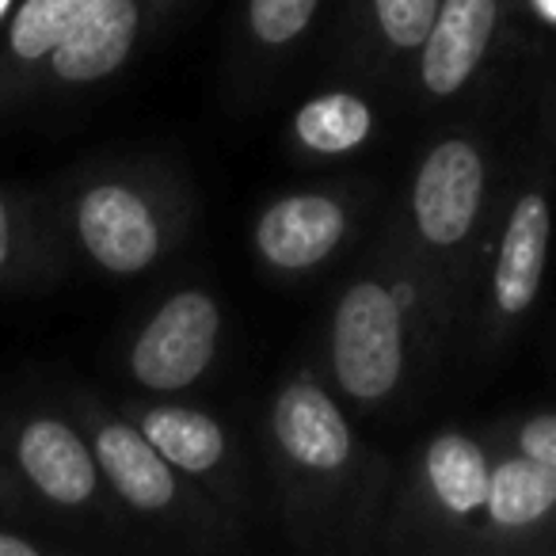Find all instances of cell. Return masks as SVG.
<instances>
[{"instance_id":"5","label":"cell","mask_w":556,"mask_h":556,"mask_svg":"<svg viewBox=\"0 0 556 556\" xmlns=\"http://www.w3.org/2000/svg\"><path fill=\"white\" fill-rule=\"evenodd\" d=\"M556 217V65L538 96L533 130L518 156L515 179L507 187L500 225H495L492 255H488L484 282H480L477 309L469 332L472 351L492 358L507 348L510 336L533 313L548 270Z\"/></svg>"},{"instance_id":"15","label":"cell","mask_w":556,"mask_h":556,"mask_svg":"<svg viewBox=\"0 0 556 556\" xmlns=\"http://www.w3.org/2000/svg\"><path fill=\"white\" fill-rule=\"evenodd\" d=\"M442 0H343L340 65L370 92L396 96Z\"/></svg>"},{"instance_id":"22","label":"cell","mask_w":556,"mask_h":556,"mask_svg":"<svg viewBox=\"0 0 556 556\" xmlns=\"http://www.w3.org/2000/svg\"><path fill=\"white\" fill-rule=\"evenodd\" d=\"M191 0H149V35H161Z\"/></svg>"},{"instance_id":"7","label":"cell","mask_w":556,"mask_h":556,"mask_svg":"<svg viewBox=\"0 0 556 556\" xmlns=\"http://www.w3.org/2000/svg\"><path fill=\"white\" fill-rule=\"evenodd\" d=\"M492 484V442L442 427L416 450L401 492H389L381 548L465 553Z\"/></svg>"},{"instance_id":"19","label":"cell","mask_w":556,"mask_h":556,"mask_svg":"<svg viewBox=\"0 0 556 556\" xmlns=\"http://www.w3.org/2000/svg\"><path fill=\"white\" fill-rule=\"evenodd\" d=\"M381 130L374 96L358 88L317 92L290 118V146L302 161H348L363 153Z\"/></svg>"},{"instance_id":"16","label":"cell","mask_w":556,"mask_h":556,"mask_svg":"<svg viewBox=\"0 0 556 556\" xmlns=\"http://www.w3.org/2000/svg\"><path fill=\"white\" fill-rule=\"evenodd\" d=\"M328 0H240L229 42V85L255 103L313 42Z\"/></svg>"},{"instance_id":"14","label":"cell","mask_w":556,"mask_h":556,"mask_svg":"<svg viewBox=\"0 0 556 556\" xmlns=\"http://www.w3.org/2000/svg\"><path fill=\"white\" fill-rule=\"evenodd\" d=\"M149 35V0H108L80 20L20 85L12 108H35L54 96H77L111 80Z\"/></svg>"},{"instance_id":"1","label":"cell","mask_w":556,"mask_h":556,"mask_svg":"<svg viewBox=\"0 0 556 556\" xmlns=\"http://www.w3.org/2000/svg\"><path fill=\"white\" fill-rule=\"evenodd\" d=\"M263 446L290 545L302 553L381 548L389 469L317 370H294L270 393Z\"/></svg>"},{"instance_id":"17","label":"cell","mask_w":556,"mask_h":556,"mask_svg":"<svg viewBox=\"0 0 556 556\" xmlns=\"http://www.w3.org/2000/svg\"><path fill=\"white\" fill-rule=\"evenodd\" d=\"M70 255L54 194L0 187V287H54L70 270Z\"/></svg>"},{"instance_id":"21","label":"cell","mask_w":556,"mask_h":556,"mask_svg":"<svg viewBox=\"0 0 556 556\" xmlns=\"http://www.w3.org/2000/svg\"><path fill=\"white\" fill-rule=\"evenodd\" d=\"M4 518H12L16 526H27L31 518H39V510L27 500L24 484H20L16 472L9 469V462L0 457V522H4Z\"/></svg>"},{"instance_id":"10","label":"cell","mask_w":556,"mask_h":556,"mask_svg":"<svg viewBox=\"0 0 556 556\" xmlns=\"http://www.w3.org/2000/svg\"><path fill=\"white\" fill-rule=\"evenodd\" d=\"M366 210L363 187H298L275 194L252 222V255L275 282L313 278L351 244Z\"/></svg>"},{"instance_id":"12","label":"cell","mask_w":556,"mask_h":556,"mask_svg":"<svg viewBox=\"0 0 556 556\" xmlns=\"http://www.w3.org/2000/svg\"><path fill=\"white\" fill-rule=\"evenodd\" d=\"M118 408L141 427L149 442L237 518H252L255 495L248 477L244 454L232 439L229 424L202 408L176 401V396H146V401H123Z\"/></svg>"},{"instance_id":"18","label":"cell","mask_w":556,"mask_h":556,"mask_svg":"<svg viewBox=\"0 0 556 556\" xmlns=\"http://www.w3.org/2000/svg\"><path fill=\"white\" fill-rule=\"evenodd\" d=\"M108 0H16L0 24V111L16 103V92L35 65Z\"/></svg>"},{"instance_id":"3","label":"cell","mask_w":556,"mask_h":556,"mask_svg":"<svg viewBox=\"0 0 556 556\" xmlns=\"http://www.w3.org/2000/svg\"><path fill=\"white\" fill-rule=\"evenodd\" d=\"M450 343L424 275L393 229L332 294L325 325V381L358 416L401 408Z\"/></svg>"},{"instance_id":"20","label":"cell","mask_w":556,"mask_h":556,"mask_svg":"<svg viewBox=\"0 0 556 556\" xmlns=\"http://www.w3.org/2000/svg\"><path fill=\"white\" fill-rule=\"evenodd\" d=\"M488 439L503 442L510 450L545 462L548 469H556V412H526V416H510L503 424H495L488 431Z\"/></svg>"},{"instance_id":"13","label":"cell","mask_w":556,"mask_h":556,"mask_svg":"<svg viewBox=\"0 0 556 556\" xmlns=\"http://www.w3.org/2000/svg\"><path fill=\"white\" fill-rule=\"evenodd\" d=\"M492 442V484L465 553H553L556 556V469Z\"/></svg>"},{"instance_id":"2","label":"cell","mask_w":556,"mask_h":556,"mask_svg":"<svg viewBox=\"0 0 556 556\" xmlns=\"http://www.w3.org/2000/svg\"><path fill=\"white\" fill-rule=\"evenodd\" d=\"M515 168L495 126L454 123L424 141L401 206L386 222L424 275L450 340L477 309Z\"/></svg>"},{"instance_id":"8","label":"cell","mask_w":556,"mask_h":556,"mask_svg":"<svg viewBox=\"0 0 556 556\" xmlns=\"http://www.w3.org/2000/svg\"><path fill=\"white\" fill-rule=\"evenodd\" d=\"M0 454L24 484L39 518L73 530H111L126 526L123 510L108 492L96 450L80 419L62 412H20L0 431Z\"/></svg>"},{"instance_id":"9","label":"cell","mask_w":556,"mask_h":556,"mask_svg":"<svg viewBox=\"0 0 556 556\" xmlns=\"http://www.w3.org/2000/svg\"><path fill=\"white\" fill-rule=\"evenodd\" d=\"M225 309L210 287H179L141 317L123 351V374L149 396L194 389L222 355Z\"/></svg>"},{"instance_id":"6","label":"cell","mask_w":556,"mask_h":556,"mask_svg":"<svg viewBox=\"0 0 556 556\" xmlns=\"http://www.w3.org/2000/svg\"><path fill=\"white\" fill-rule=\"evenodd\" d=\"M70 412L92 439L96 462L126 526H141L161 545L179 548H237L244 541V518L187 480L118 404L77 393Z\"/></svg>"},{"instance_id":"11","label":"cell","mask_w":556,"mask_h":556,"mask_svg":"<svg viewBox=\"0 0 556 556\" xmlns=\"http://www.w3.org/2000/svg\"><path fill=\"white\" fill-rule=\"evenodd\" d=\"M522 9L526 0H442L401 96H408L419 111H442L469 100Z\"/></svg>"},{"instance_id":"23","label":"cell","mask_w":556,"mask_h":556,"mask_svg":"<svg viewBox=\"0 0 556 556\" xmlns=\"http://www.w3.org/2000/svg\"><path fill=\"white\" fill-rule=\"evenodd\" d=\"M526 12H533V16H541L545 24L556 27V0H526Z\"/></svg>"},{"instance_id":"24","label":"cell","mask_w":556,"mask_h":556,"mask_svg":"<svg viewBox=\"0 0 556 556\" xmlns=\"http://www.w3.org/2000/svg\"><path fill=\"white\" fill-rule=\"evenodd\" d=\"M12 4H16V0H0V24H4V16L12 12Z\"/></svg>"},{"instance_id":"4","label":"cell","mask_w":556,"mask_h":556,"mask_svg":"<svg viewBox=\"0 0 556 556\" xmlns=\"http://www.w3.org/2000/svg\"><path fill=\"white\" fill-rule=\"evenodd\" d=\"M70 252L108 278L156 270L191 229L184 179L156 161H96L54 194Z\"/></svg>"}]
</instances>
